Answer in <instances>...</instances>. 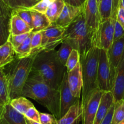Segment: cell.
I'll use <instances>...</instances> for the list:
<instances>
[{
	"label": "cell",
	"instance_id": "3957f363",
	"mask_svg": "<svg viewBox=\"0 0 124 124\" xmlns=\"http://www.w3.org/2000/svg\"><path fill=\"white\" fill-rule=\"evenodd\" d=\"M63 40L68 41L73 48L79 50L80 56L86 53L93 46V35L86 25L84 5L80 14L65 28Z\"/></svg>",
	"mask_w": 124,
	"mask_h": 124
},
{
	"label": "cell",
	"instance_id": "e0dca14e",
	"mask_svg": "<svg viewBox=\"0 0 124 124\" xmlns=\"http://www.w3.org/2000/svg\"><path fill=\"white\" fill-rule=\"evenodd\" d=\"M114 98L111 91L105 92L101 98L99 105L96 113L94 124H100L108 110L114 104Z\"/></svg>",
	"mask_w": 124,
	"mask_h": 124
},
{
	"label": "cell",
	"instance_id": "f1b7e54d",
	"mask_svg": "<svg viewBox=\"0 0 124 124\" xmlns=\"http://www.w3.org/2000/svg\"><path fill=\"white\" fill-rule=\"evenodd\" d=\"M124 120V99L114 102L111 124H118Z\"/></svg>",
	"mask_w": 124,
	"mask_h": 124
},
{
	"label": "cell",
	"instance_id": "484cf974",
	"mask_svg": "<svg viewBox=\"0 0 124 124\" xmlns=\"http://www.w3.org/2000/svg\"><path fill=\"white\" fill-rule=\"evenodd\" d=\"M32 32L18 47L14 48L16 57L18 58H26L31 55V37Z\"/></svg>",
	"mask_w": 124,
	"mask_h": 124
},
{
	"label": "cell",
	"instance_id": "836d02e7",
	"mask_svg": "<svg viewBox=\"0 0 124 124\" xmlns=\"http://www.w3.org/2000/svg\"><path fill=\"white\" fill-rule=\"evenodd\" d=\"M55 0H40L29 9L41 13H45L49 6Z\"/></svg>",
	"mask_w": 124,
	"mask_h": 124
},
{
	"label": "cell",
	"instance_id": "7dc6e473",
	"mask_svg": "<svg viewBox=\"0 0 124 124\" xmlns=\"http://www.w3.org/2000/svg\"><path fill=\"white\" fill-rule=\"evenodd\" d=\"M4 2L7 5H8V0H3Z\"/></svg>",
	"mask_w": 124,
	"mask_h": 124
},
{
	"label": "cell",
	"instance_id": "603a6c76",
	"mask_svg": "<svg viewBox=\"0 0 124 124\" xmlns=\"http://www.w3.org/2000/svg\"><path fill=\"white\" fill-rule=\"evenodd\" d=\"M11 15L0 14V46L8 41L10 32Z\"/></svg>",
	"mask_w": 124,
	"mask_h": 124
},
{
	"label": "cell",
	"instance_id": "8fae6325",
	"mask_svg": "<svg viewBox=\"0 0 124 124\" xmlns=\"http://www.w3.org/2000/svg\"><path fill=\"white\" fill-rule=\"evenodd\" d=\"M60 91V119L64 116L69 108L80 100L72 94L69 87L68 80V71H66L64 78L59 88Z\"/></svg>",
	"mask_w": 124,
	"mask_h": 124
},
{
	"label": "cell",
	"instance_id": "d6a6232c",
	"mask_svg": "<svg viewBox=\"0 0 124 124\" xmlns=\"http://www.w3.org/2000/svg\"><path fill=\"white\" fill-rule=\"evenodd\" d=\"M42 41V33L41 31L32 32L31 37V55H35L40 48Z\"/></svg>",
	"mask_w": 124,
	"mask_h": 124
},
{
	"label": "cell",
	"instance_id": "9a60e30c",
	"mask_svg": "<svg viewBox=\"0 0 124 124\" xmlns=\"http://www.w3.org/2000/svg\"><path fill=\"white\" fill-rule=\"evenodd\" d=\"M83 5L81 7H75L65 3L59 17L53 24L62 27L64 29L66 28L80 14L82 10Z\"/></svg>",
	"mask_w": 124,
	"mask_h": 124
},
{
	"label": "cell",
	"instance_id": "60d3db41",
	"mask_svg": "<svg viewBox=\"0 0 124 124\" xmlns=\"http://www.w3.org/2000/svg\"><path fill=\"white\" fill-rule=\"evenodd\" d=\"M12 9L6 4L3 0H0V14H12Z\"/></svg>",
	"mask_w": 124,
	"mask_h": 124
},
{
	"label": "cell",
	"instance_id": "ffe728a7",
	"mask_svg": "<svg viewBox=\"0 0 124 124\" xmlns=\"http://www.w3.org/2000/svg\"><path fill=\"white\" fill-rule=\"evenodd\" d=\"M10 32L12 35H18L32 32V28L19 16L12 12L10 21Z\"/></svg>",
	"mask_w": 124,
	"mask_h": 124
},
{
	"label": "cell",
	"instance_id": "2e32d148",
	"mask_svg": "<svg viewBox=\"0 0 124 124\" xmlns=\"http://www.w3.org/2000/svg\"><path fill=\"white\" fill-rule=\"evenodd\" d=\"M82 105L81 100L72 105L60 119L57 120L58 124H80L82 119Z\"/></svg>",
	"mask_w": 124,
	"mask_h": 124
},
{
	"label": "cell",
	"instance_id": "cb8c5ba5",
	"mask_svg": "<svg viewBox=\"0 0 124 124\" xmlns=\"http://www.w3.org/2000/svg\"><path fill=\"white\" fill-rule=\"evenodd\" d=\"M65 2L63 0H55L47 8L45 15L53 24L57 21L63 9Z\"/></svg>",
	"mask_w": 124,
	"mask_h": 124
},
{
	"label": "cell",
	"instance_id": "bcb514c9",
	"mask_svg": "<svg viewBox=\"0 0 124 124\" xmlns=\"http://www.w3.org/2000/svg\"><path fill=\"white\" fill-rule=\"evenodd\" d=\"M120 2H121V4L123 6V7H124V0H120Z\"/></svg>",
	"mask_w": 124,
	"mask_h": 124
},
{
	"label": "cell",
	"instance_id": "7a4b0ae2",
	"mask_svg": "<svg viewBox=\"0 0 124 124\" xmlns=\"http://www.w3.org/2000/svg\"><path fill=\"white\" fill-rule=\"evenodd\" d=\"M32 70L52 88L59 90L60 86L67 71L60 61L55 50H42L34 56Z\"/></svg>",
	"mask_w": 124,
	"mask_h": 124
},
{
	"label": "cell",
	"instance_id": "5b68a950",
	"mask_svg": "<svg viewBox=\"0 0 124 124\" xmlns=\"http://www.w3.org/2000/svg\"><path fill=\"white\" fill-rule=\"evenodd\" d=\"M35 55L15 59L10 63L9 71L6 73L9 79L10 100L21 96L26 82L32 70Z\"/></svg>",
	"mask_w": 124,
	"mask_h": 124
},
{
	"label": "cell",
	"instance_id": "7c38bea8",
	"mask_svg": "<svg viewBox=\"0 0 124 124\" xmlns=\"http://www.w3.org/2000/svg\"><path fill=\"white\" fill-rule=\"evenodd\" d=\"M124 52V36L113 41L111 46L108 50V59L111 69L112 87L115 75V69L117 67Z\"/></svg>",
	"mask_w": 124,
	"mask_h": 124
},
{
	"label": "cell",
	"instance_id": "e575fe53",
	"mask_svg": "<svg viewBox=\"0 0 124 124\" xmlns=\"http://www.w3.org/2000/svg\"><path fill=\"white\" fill-rule=\"evenodd\" d=\"M30 33H27L18 35H10L8 41L12 44V45L14 48H16V47H18L19 45L21 44L25 41L26 39L30 35Z\"/></svg>",
	"mask_w": 124,
	"mask_h": 124
},
{
	"label": "cell",
	"instance_id": "277c9868",
	"mask_svg": "<svg viewBox=\"0 0 124 124\" xmlns=\"http://www.w3.org/2000/svg\"><path fill=\"white\" fill-rule=\"evenodd\" d=\"M99 48L92 46L86 53L80 56L82 69L83 87L81 102L82 107L88 101L92 93L98 88L97 67Z\"/></svg>",
	"mask_w": 124,
	"mask_h": 124
},
{
	"label": "cell",
	"instance_id": "ee69618b",
	"mask_svg": "<svg viewBox=\"0 0 124 124\" xmlns=\"http://www.w3.org/2000/svg\"><path fill=\"white\" fill-rule=\"evenodd\" d=\"M29 121H30V124H41L40 122H35V121H31V120H29Z\"/></svg>",
	"mask_w": 124,
	"mask_h": 124
},
{
	"label": "cell",
	"instance_id": "ba28073f",
	"mask_svg": "<svg viewBox=\"0 0 124 124\" xmlns=\"http://www.w3.org/2000/svg\"><path fill=\"white\" fill-rule=\"evenodd\" d=\"M65 29L55 24H51L48 27L42 30V41L37 53L42 50H54L63 41Z\"/></svg>",
	"mask_w": 124,
	"mask_h": 124
},
{
	"label": "cell",
	"instance_id": "4dcf8cb0",
	"mask_svg": "<svg viewBox=\"0 0 124 124\" xmlns=\"http://www.w3.org/2000/svg\"><path fill=\"white\" fill-rule=\"evenodd\" d=\"M80 52L77 49L73 48L68 57L66 64V67L68 72L71 71L76 66L77 64L80 62Z\"/></svg>",
	"mask_w": 124,
	"mask_h": 124
},
{
	"label": "cell",
	"instance_id": "9c48e42d",
	"mask_svg": "<svg viewBox=\"0 0 124 124\" xmlns=\"http://www.w3.org/2000/svg\"><path fill=\"white\" fill-rule=\"evenodd\" d=\"M84 13L86 25L93 35V42L101 23L97 0H86L84 4Z\"/></svg>",
	"mask_w": 124,
	"mask_h": 124
},
{
	"label": "cell",
	"instance_id": "4316f807",
	"mask_svg": "<svg viewBox=\"0 0 124 124\" xmlns=\"http://www.w3.org/2000/svg\"><path fill=\"white\" fill-rule=\"evenodd\" d=\"M114 0H101L98 4L101 21L106 20L111 16L112 8Z\"/></svg>",
	"mask_w": 124,
	"mask_h": 124
},
{
	"label": "cell",
	"instance_id": "6da1fadb",
	"mask_svg": "<svg viewBox=\"0 0 124 124\" xmlns=\"http://www.w3.org/2000/svg\"><path fill=\"white\" fill-rule=\"evenodd\" d=\"M21 96L34 99L46 108L57 120L60 119V91L52 88L33 70L26 82Z\"/></svg>",
	"mask_w": 124,
	"mask_h": 124
},
{
	"label": "cell",
	"instance_id": "681fc988",
	"mask_svg": "<svg viewBox=\"0 0 124 124\" xmlns=\"http://www.w3.org/2000/svg\"><path fill=\"white\" fill-rule=\"evenodd\" d=\"M100 1H101V0H97V3H98V4H99V3H100Z\"/></svg>",
	"mask_w": 124,
	"mask_h": 124
},
{
	"label": "cell",
	"instance_id": "f546056e",
	"mask_svg": "<svg viewBox=\"0 0 124 124\" xmlns=\"http://www.w3.org/2000/svg\"><path fill=\"white\" fill-rule=\"evenodd\" d=\"M37 2L35 0H8V6L12 10L30 8Z\"/></svg>",
	"mask_w": 124,
	"mask_h": 124
},
{
	"label": "cell",
	"instance_id": "ab89813d",
	"mask_svg": "<svg viewBox=\"0 0 124 124\" xmlns=\"http://www.w3.org/2000/svg\"><path fill=\"white\" fill-rule=\"evenodd\" d=\"M114 110V104L111 105L110 108L109 109L108 113H107V114L106 115L105 117H104V119H103V121H102V122H101L100 124H112V119H113Z\"/></svg>",
	"mask_w": 124,
	"mask_h": 124
},
{
	"label": "cell",
	"instance_id": "1f68e13d",
	"mask_svg": "<svg viewBox=\"0 0 124 124\" xmlns=\"http://www.w3.org/2000/svg\"><path fill=\"white\" fill-rule=\"evenodd\" d=\"M12 12L19 16L32 28V16L31 11L28 8H17V9L12 10Z\"/></svg>",
	"mask_w": 124,
	"mask_h": 124
},
{
	"label": "cell",
	"instance_id": "f6af8a7d",
	"mask_svg": "<svg viewBox=\"0 0 124 124\" xmlns=\"http://www.w3.org/2000/svg\"><path fill=\"white\" fill-rule=\"evenodd\" d=\"M26 122H27V124H30V121H29V120L27 118H26Z\"/></svg>",
	"mask_w": 124,
	"mask_h": 124
},
{
	"label": "cell",
	"instance_id": "83f0119b",
	"mask_svg": "<svg viewBox=\"0 0 124 124\" xmlns=\"http://www.w3.org/2000/svg\"><path fill=\"white\" fill-rule=\"evenodd\" d=\"M72 49V46L68 41L63 40V41L61 44L60 47L57 51V56L60 61L64 66H66L68 58Z\"/></svg>",
	"mask_w": 124,
	"mask_h": 124
},
{
	"label": "cell",
	"instance_id": "8992f818",
	"mask_svg": "<svg viewBox=\"0 0 124 124\" xmlns=\"http://www.w3.org/2000/svg\"><path fill=\"white\" fill-rule=\"evenodd\" d=\"M117 12L112 13L111 16L101 21L93 42V46L99 49L108 51L114 41V24L116 19Z\"/></svg>",
	"mask_w": 124,
	"mask_h": 124
},
{
	"label": "cell",
	"instance_id": "44dd1931",
	"mask_svg": "<svg viewBox=\"0 0 124 124\" xmlns=\"http://www.w3.org/2000/svg\"><path fill=\"white\" fill-rule=\"evenodd\" d=\"M15 58L14 47L9 41L0 46V69L9 65Z\"/></svg>",
	"mask_w": 124,
	"mask_h": 124
},
{
	"label": "cell",
	"instance_id": "f35d334b",
	"mask_svg": "<svg viewBox=\"0 0 124 124\" xmlns=\"http://www.w3.org/2000/svg\"><path fill=\"white\" fill-rule=\"evenodd\" d=\"M116 19L124 29V7L122 5L120 0L119 1V6L117 10Z\"/></svg>",
	"mask_w": 124,
	"mask_h": 124
},
{
	"label": "cell",
	"instance_id": "ac0fdd59",
	"mask_svg": "<svg viewBox=\"0 0 124 124\" xmlns=\"http://www.w3.org/2000/svg\"><path fill=\"white\" fill-rule=\"evenodd\" d=\"M1 117L7 124H27L24 115L12 107L10 102L5 105Z\"/></svg>",
	"mask_w": 124,
	"mask_h": 124
},
{
	"label": "cell",
	"instance_id": "7bdbcfd3",
	"mask_svg": "<svg viewBox=\"0 0 124 124\" xmlns=\"http://www.w3.org/2000/svg\"><path fill=\"white\" fill-rule=\"evenodd\" d=\"M0 124H7L2 117H0Z\"/></svg>",
	"mask_w": 124,
	"mask_h": 124
},
{
	"label": "cell",
	"instance_id": "52a82bcc",
	"mask_svg": "<svg viewBox=\"0 0 124 124\" xmlns=\"http://www.w3.org/2000/svg\"><path fill=\"white\" fill-rule=\"evenodd\" d=\"M97 85L98 88L104 92L111 91L112 79L108 59V51L99 49L97 67Z\"/></svg>",
	"mask_w": 124,
	"mask_h": 124
},
{
	"label": "cell",
	"instance_id": "d590c367",
	"mask_svg": "<svg viewBox=\"0 0 124 124\" xmlns=\"http://www.w3.org/2000/svg\"><path fill=\"white\" fill-rule=\"evenodd\" d=\"M40 122L41 124H58L54 115L44 113H40Z\"/></svg>",
	"mask_w": 124,
	"mask_h": 124
},
{
	"label": "cell",
	"instance_id": "d4e9b609",
	"mask_svg": "<svg viewBox=\"0 0 124 124\" xmlns=\"http://www.w3.org/2000/svg\"><path fill=\"white\" fill-rule=\"evenodd\" d=\"M10 104L17 111L24 115L29 108L34 107L32 103L24 96H19L12 99L10 101Z\"/></svg>",
	"mask_w": 124,
	"mask_h": 124
},
{
	"label": "cell",
	"instance_id": "30bf717a",
	"mask_svg": "<svg viewBox=\"0 0 124 124\" xmlns=\"http://www.w3.org/2000/svg\"><path fill=\"white\" fill-rule=\"evenodd\" d=\"M104 91L97 89L82 107V124H94L96 113Z\"/></svg>",
	"mask_w": 124,
	"mask_h": 124
},
{
	"label": "cell",
	"instance_id": "c3c4849f",
	"mask_svg": "<svg viewBox=\"0 0 124 124\" xmlns=\"http://www.w3.org/2000/svg\"><path fill=\"white\" fill-rule=\"evenodd\" d=\"M118 124H124V121H122V122H120V123H119Z\"/></svg>",
	"mask_w": 124,
	"mask_h": 124
},
{
	"label": "cell",
	"instance_id": "f907efd6",
	"mask_svg": "<svg viewBox=\"0 0 124 124\" xmlns=\"http://www.w3.org/2000/svg\"><path fill=\"white\" fill-rule=\"evenodd\" d=\"M35 1H37V2H38V1H40V0H35Z\"/></svg>",
	"mask_w": 124,
	"mask_h": 124
},
{
	"label": "cell",
	"instance_id": "5bb4252c",
	"mask_svg": "<svg viewBox=\"0 0 124 124\" xmlns=\"http://www.w3.org/2000/svg\"><path fill=\"white\" fill-rule=\"evenodd\" d=\"M68 80L72 94L75 98L80 99L83 87L82 69L80 62L71 71L68 72Z\"/></svg>",
	"mask_w": 124,
	"mask_h": 124
},
{
	"label": "cell",
	"instance_id": "4fadbf2b",
	"mask_svg": "<svg viewBox=\"0 0 124 124\" xmlns=\"http://www.w3.org/2000/svg\"><path fill=\"white\" fill-rule=\"evenodd\" d=\"M111 92L113 93L114 102L124 99V52L120 62L115 69Z\"/></svg>",
	"mask_w": 124,
	"mask_h": 124
},
{
	"label": "cell",
	"instance_id": "b9f144b4",
	"mask_svg": "<svg viewBox=\"0 0 124 124\" xmlns=\"http://www.w3.org/2000/svg\"><path fill=\"white\" fill-rule=\"evenodd\" d=\"M64 2L75 7H81L85 3L86 0H63Z\"/></svg>",
	"mask_w": 124,
	"mask_h": 124
},
{
	"label": "cell",
	"instance_id": "74e56055",
	"mask_svg": "<svg viewBox=\"0 0 124 124\" xmlns=\"http://www.w3.org/2000/svg\"><path fill=\"white\" fill-rule=\"evenodd\" d=\"M124 36V29L120 25V23L115 19L114 24V41L119 39L120 38Z\"/></svg>",
	"mask_w": 124,
	"mask_h": 124
},
{
	"label": "cell",
	"instance_id": "8d00e7d4",
	"mask_svg": "<svg viewBox=\"0 0 124 124\" xmlns=\"http://www.w3.org/2000/svg\"><path fill=\"white\" fill-rule=\"evenodd\" d=\"M24 116L29 120L40 122V112H38L34 106L28 109L24 114Z\"/></svg>",
	"mask_w": 124,
	"mask_h": 124
},
{
	"label": "cell",
	"instance_id": "d6986e66",
	"mask_svg": "<svg viewBox=\"0 0 124 124\" xmlns=\"http://www.w3.org/2000/svg\"><path fill=\"white\" fill-rule=\"evenodd\" d=\"M10 101L8 76L4 68H2L0 69V117L5 105Z\"/></svg>",
	"mask_w": 124,
	"mask_h": 124
},
{
	"label": "cell",
	"instance_id": "7402d4cb",
	"mask_svg": "<svg viewBox=\"0 0 124 124\" xmlns=\"http://www.w3.org/2000/svg\"><path fill=\"white\" fill-rule=\"evenodd\" d=\"M32 16L33 27L32 32L41 31L48 27L51 24V21L45 13H41L36 11L30 10Z\"/></svg>",
	"mask_w": 124,
	"mask_h": 124
}]
</instances>
